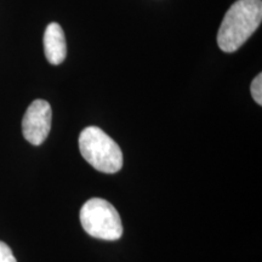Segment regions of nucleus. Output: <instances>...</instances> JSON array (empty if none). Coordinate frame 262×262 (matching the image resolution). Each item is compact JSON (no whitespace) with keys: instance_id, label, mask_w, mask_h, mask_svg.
Wrapping results in <instances>:
<instances>
[{"instance_id":"nucleus-6","label":"nucleus","mask_w":262,"mask_h":262,"mask_svg":"<svg viewBox=\"0 0 262 262\" xmlns=\"http://www.w3.org/2000/svg\"><path fill=\"white\" fill-rule=\"evenodd\" d=\"M251 95H253V98L255 102L257 104H262V74L258 73L256 77L254 78L253 83H251L250 86Z\"/></svg>"},{"instance_id":"nucleus-2","label":"nucleus","mask_w":262,"mask_h":262,"mask_svg":"<svg viewBox=\"0 0 262 262\" xmlns=\"http://www.w3.org/2000/svg\"><path fill=\"white\" fill-rule=\"evenodd\" d=\"M79 149L83 158L98 171L116 173L123 168L122 149L100 127L88 126L81 131Z\"/></svg>"},{"instance_id":"nucleus-7","label":"nucleus","mask_w":262,"mask_h":262,"mask_svg":"<svg viewBox=\"0 0 262 262\" xmlns=\"http://www.w3.org/2000/svg\"><path fill=\"white\" fill-rule=\"evenodd\" d=\"M0 262H17L12 250L4 242H0Z\"/></svg>"},{"instance_id":"nucleus-5","label":"nucleus","mask_w":262,"mask_h":262,"mask_svg":"<svg viewBox=\"0 0 262 262\" xmlns=\"http://www.w3.org/2000/svg\"><path fill=\"white\" fill-rule=\"evenodd\" d=\"M44 51L45 56L51 64L57 66L64 61L67 55L64 32L56 22H52L44 33Z\"/></svg>"},{"instance_id":"nucleus-1","label":"nucleus","mask_w":262,"mask_h":262,"mask_svg":"<svg viewBox=\"0 0 262 262\" xmlns=\"http://www.w3.org/2000/svg\"><path fill=\"white\" fill-rule=\"evenodd\" d=\"M262 21L261 0H237L226 12L217 33L219 48L237 51L258 28Z\"/></svg>"},{"instance_id":"nucleus-3","label":"nucleus","mask_w":262,"mask_h":262,"mask_svg":"<svg viewBox=\"0 0 262 262\" xmlns=\"http://www.w3.org/2000/svg\"><path fill=\"white\" fill-rule=\"evenodd\" d=\"M80 222L91 237L102 241H118L123 235L122 219L117 209L102 198H93L80 209Z\"/></svg>"},{"instance_id":"nucleus-4","label":"nucleus","mask_w":262,"mask_h":262,"mask_svg":"<svg viewBox=\"0 0 262 262\" xmlns=\"http://www.w3.org/2000/svg\"><path fill=\"white\" fill-rule=\"evenodd\" d=\"M52 111L45 100H35L29 104L22 119V133L33 146H40L51 130Z\"/></svg>"}]
</instances>
